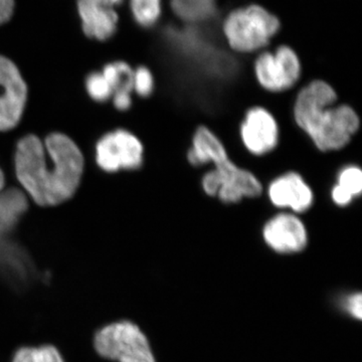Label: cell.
<instances>
[{"label":"cell","instance_id":"cell-1","mask_svg":"<svg viewBox=\"0 0 362 362\" xmlns=\"http://www.w3.org/2000/svg\"><path fill=\"white\" fill-rule=\"evenodd\" d=\"M84 156L75 142L63 133L54 132L42 142L26 135L16 145L14 168L25 194L42 206L63 204L77 192Z\"/></svg>","mask_w":362,"mask_h":362},{"label":"cell","instance_id":"cell-2","mask_svg":"<svg viewBox=\"0 0 362 362\" xmlns=\"http://www.w3.org/2000/svg\"><path fill=\"white\" fill-rule=\"evenodd\" d=\"M292 118L322 153L346 148L361 126L358 112L351 105L340 103L337 89L323 78H313L299 88L293 100Z\"/></svg>","mask_w":362,"mask_h":362},{"label":"cell","instance_id":"cell-3","mask_svg":"<svg viewBox=\"0 0 362 362\" xmlns=\"http://www.w3.org/2000/svg\"><path fill=\"white\" fill-rule=\"evenodd\" d=\"M281 28L282 21L277 14L259 4L235 7L221 23L226 47L242 56H256L271 47Z\"/></svg>","mask_w":362,"mask_h":362},{"label":"cell","instance_id":"cell-4","mask_svg":"<svg viewBox=\"0 0 362 362\" xmlns=\"http://www.w3.org/2000/svg\"><path fill=\"white\" fill-rule=\"evenodd\" d=\"M252 71L259 89L281 95L294 90L301 82L303 63L294 47L281 44L256 54Z\"/></svg>","mask_w":362,"mask_h":362},{"label":"cell","instance_id":"cell-5","mask_svg":"<svg viewBox=\"0 0 362 362\" xmlns=\"http://www.w3.org/2000/svg\"><path fill=\"white\" fill-rule=\"evenodd\" d=\"M206 169L201 178L202 192L221 204H237L264 194L265 187L258 175L232 158Z\"/></svg>","mask_w":362,"mask_h":362},{"label":"cell","instance_id":"cell-6","mask_svg":"<svg viewBox=\"0 0 362 362\" xmlns=\"http://www.w3.org/2000/svg\"><path fill=\"white\" fill-rule=\"evenodd\" d=\"M94 349L107 361L114 362H156L148 339L131 321H117L98 330Z\"/></svg>","mask_w":362,"mask_h":362},{"label":"cell","instance_id":"cell-7","mask_svg":"<svg viewBox=\"0 0 362 362\" xmlns=\"http://www.w3.org/2000/svg\"><path fill=\"white\" fill-rule=\"evenodd\" d=\"M238 133L243 148L256 158L274 153L281 142V126L277 117L262 105H254L245 111Z\"/></svg>","mask_w":362,"mask_h":362},{"label":"cell","instance_id":"cell-8","mask_svg":"<svg viewBox=\"0 0 362 362\" xmlns=\"http://www.w3.org/2000/svg\"><path fill=\"white\" fill-rule=\"evenodd\" d=\"M96 161L106 173L137 170L144 162V146L130 131L117 129L97 142Z\"/></svg>","mask_w":362,"mask_h":362},{"label":"cell","instance_id":"cell-9","mask_svg":"<svg viewBox=\"0 0 362 362\" xmlns=\"http://www.w3.org/2000/svg\"><path fill=\"white\" fill-rule=\"evenodd\" d=\"M269 204L279 211L302 216L315 204V192L310 183L297 171H286L269 181L264 187Z\"/></svg>","mask_w":362,"mask_h":362},{"label":"cell","instance_id":"cell-10","mask_svg":"<svg viewBox=\"0 0 362 362\" xmlns=\"http://www.w3.org/2000/svg\"><path fill=\"white\" fill-rule=\"evenodd\" d=\"M28 87L18 66L0 56V132L13 129L25 112Z\"/></svg>","mask_w":362,"mask_h":362},{"label":"cell","instance_id":"cell-11","mask_svg":"<svg viewBox=\"0 0 362 362\" xmlns=\"http://www.w3.org/2000/svg\"><path fill=\"white\" fill-rule=\"evenodd\" d=\"M262 237L267 246L278 254H297L308 245V230L301 216L278 211L266 221Z\"/></svg>","mask_w":362,"mask_h":362},{"label":"cell","instance_id":"cell-12","mask_svg":"<svg viewBox=\"0 0 362 362\" xmlns=\"http://www.w3.org/2000/svg\"><path fill=\"white\" fill-rule=\"evenodd\" d=\"M228 158L226 143L216 131L206 125L195 128L187 151V160L192 168H213Z\"/></svg>","mask_w":362,"mask_h":362},{"label":"cell","instance_id":"cell-13","mask_svg":"<svg viewBox=\"0 0 362 362\" xmlns=\"http://www.w3.org/2000/svg\"><path fill=\"white\" fill-rule=\"evenodd\" d=\"M77 11L83 32L90 39L105 42L115 35L119 16L113 7L100 0H77Z\"/></svg>","mask_w":362,"mask_h":362},{"label":"cell","instance_id":"cell-14","mask_svg":"<svg viewBox=\"0 0 362 362\" xmlns=\"http://www.w3.org/2000/svg\"><path fill=\"white\" fill-rule=\"evenodd\" d=\"M171 11L185 25H202L218 13V0H170Z\"/></svg>","mask_w":362,"mask_h":362},{"label":"cell","instance_id":"cell-15","mask_svg":"<svg viewBox=\"0 0 362 362\" xmlns=\"http://www.w3.org/2000/svg\"><path fill=\"white\" fill-rule=\"evenodd\" d=\"M133 69L129 64L119 61L108 64L101 71L104 78L110 85L113 95H132Z\"/></svg>","mask_w":362,"mask_h":362},{"label":"cell","instance_id":"cell-16","mask_svg":"<svg viewBox=\"0 0 362 362\" xmlns=\"http://www.w3.org/2000/svg\"><path fill=\"white\" fill-rule=\"evenodd\" d=\"M131 16L142 28H154L163 16V0H129Z\"/></svg>","mask_w":362,"mask_h":362},{"label":"cell","instance_id":"cell-17","mask_svg":"<svg viewBox=\"0 0 362 362\" xmlns=\"http://www.w3.org/2000/svg\"><path fill=\"white\" fill-rule=\"evenodd\" d=\"M335 185L341 188L354 199L362 195V169L354 163H349L338 169L335 176Z\"/></svg>","mask_w":362,"mask_h":362},{"label":"cell","instance_id":"cell-18","mask_svg":"<svg viewBox=\"0 0 362 362\" xmlns=\"http://www.w3.org/2000/svg\"><path fill=\"white\" fill-rule=\"evenodd\" d=\"M11 362H65L63 356L54 345L25 346L16 350Z\"/></svg>","mask_w":362,"mask_h":362},{"label":"cell","instance_id":"cell-19","mask_svg":"<svg viewBox=\"0 0 362 362\" xmlns=\"http://www.w3.org/2000/svg\"><path fill=\"white\" fill-rule=\"evenodd\" d=\"M86 89L89 96L99 103L108 101L113 95L110 85L101 71H95L88 76L86 80Z\"/></svg>","mask_w":362,"mask_h":362},{"label":"cell","instance_id":"cell-20","mask_svg":"<svg viewBox=\"0 0 362 362\" xmlns=\"http://www.w3.org/2000/svg\"><path fill=\"white\" fill-rule=\"evenodd\" d=\"M133 92L141 98H148L156 89L153 73L146 66H140L133 71Z\"/></svg>","mask_w":362,"mask_h":362},{"label":"cell","instance_id":"cell-21","mask_svg":"<svg viewBox=\"0 0 362 362\" xmlns=\"http://www.w3.org/2000/svg\"><path fill=\"white\" fill-rule=\"evenodd\" d=\"M362 297L361 293L351 295L345 301V308L347 312L357 319H361L362 314Z\"/></svg>","mask_w":362,"mask_h":362},{"label":"cell","instance_id":"cell-22","mask_svg":"<svg viewBox=\"0 0 362 362\" xmlns=\"http://www.w3.org/2000/svg\"><path fill=\"white\" fill-rule=\"evenodd\" d=\"M14 9H16V0H0V25L11 20Z\"/></svg>","mask_w":362,"mask_h":362},{"label":"cell","instance_id":"cell-23","mask_svg":"<svg viewBox=\"0 0 362 362\" xmlns=\"http://www.w3.org/2000/svg\"><path fill=\"white\" fill-rule=\"evenodd\" d=\"M100 1H101L102 4H104L105 6L116 8V6H120L124 0H100Z\"/></svg>","mask_w":362,"mask_h":362},{"label":"cell","instance_id":"cell-24","mask_svg":"<svg viewBox=\"0 0 362 362\" xmlns=\"http://www.w3.org/2000/svg\"><path fill=\"white\" fill-rule=\"evenodd\" d=\"M4 175L2 173L1 168H0V194L4 192Z\"/></svg>","mask_w":362,"mask_h":362}]
</instances>
